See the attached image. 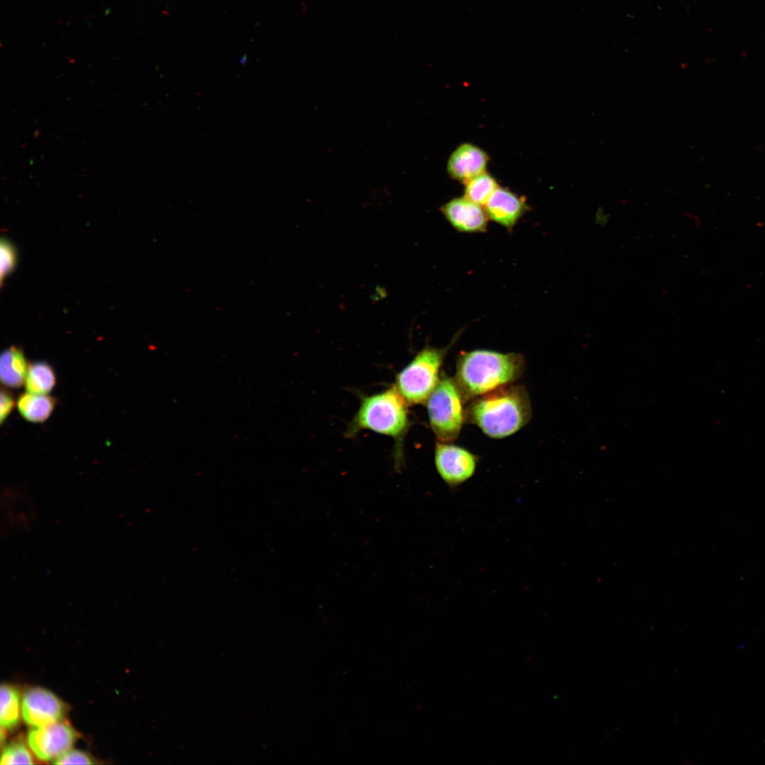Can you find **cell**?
Returning <instances> with one entry per match:
<instances>
[{
	"label": "cell",
	"instance_id": "cell-1",
	"mask_svg": "<svg viewBox=\"0 0 765 765\" xmlns=\"http://www.w3.org/2000/svg\"><path fill=\"white\" fill-rule=\"evenodd\" d=\"M531 405L523 386L507 385L471 400L465 420L493 438L511 436L531 420Z\"/></svg>",
	"mask_w": 765,
	"mask_h": 765
},
{
	"label": "cell",
	"instance_id": "cell-2",
	"mask_svg": "<svg viewBox=\"0 0 765 765\" xmlns=\"http://www.w3.org/2000/svg\"><path fill=\"white\" fill-rule=\"evenodd\" d=\"M524 369L525 360L520 353L476 349L460 354L454 380L466 402L512 384Z\"/></svg>",
	"mask_w": 765,
	"mask_h": 765
},
{
	"label": "cell",
	"instance_id": "cell-3",
	"mask_svg": "<svg viewBox=\"0 0 765 765\" xmlns=\"http://www.w3.org/2000/svg\"><path fill=\"white\" fill-rule=\"evenodd\" d=\"M407 405L394 385L378 393L361 395L359 408L347 426L346 436L353 437L366 429L392 437L396 443L397 457L401 456L402 443L410 426Z\"/></svg>",
	"mask_w": 765,
	"mask_h": 765
},
{
	"label": "cell",
	"instance_id": "cell-4",
	"mask_svg": "<svg viewBox=\"0 0 765 765\" xmlns=\"http://www.w3.org/2000/svg\"><path fill=\"white\" fill-rule=\"evenodd\" d=\"M455 340L444 348L424 346L397 374L394 385L408 404L426 402L440 380L441 368Z\"/></svg>",
	"mask_w": 765,
	"mask_h": 765
},
{
	"label": "cell",
	"instance_id": "cell-5",
	"mask_svg": "<svg viewBox=\"0 0 765 765\" xmlns=\"http://www.w3.org/2000/svg\"><path fill=\"white\" fill-rule=\"evenodd\" d=\"M465 402L454 378L441 376L426 402L429 424L438 441L451 442L458 437L465 421Z\"/></svg>",
	"mask_w": 765,
	"mask_h": 765
},
{
	"label": "cell",
	"instance_id": "cell-6",
	"mask_svg": "<svg viewBox=\"0 0 765 765\" xmlns=\"http://www.w3.org/2000/svg\"><path fill=\"white\" fill-rule=\"evenodd\" d=\"M434 462L443 481L449 487L455 488L474 475L477 457L460 446L438 441L435 447Z\"/></svg>",
	"mask_w": 765,
	"mask_h": 765
},
{
	"label": "cell",
	"instance_id": "cell-7",
	"mask_svg": "<svg viewBox=\"0 0 765 765\" xmlns=\"http://www.w3.org/2000/svg\"><path fill=\"white\" fill-rule=\"evenodd\" d=\"M77 734L67 722L60 720L35 727L28 733V744L38 759L52 761L71 749Z\"/></svg>",
	"mask_w": 765,
	"mask_h": 765
},
{
	"label": "cell",
	"instance_id": "cell-8",
	"mask_svg": "<svg viewBox=\"0 0 765 765\" xmlns=\"http://www.w3.org/2000/svg\"><path fill=\"white\" fill-rule=\"evenodd\" d=\"M66 714L64 703L52 692L42 687H31L23 693L21 715L25 722L34 727L62 720Z\"/></svg>",
	"mask_w": 765,
	"mask_h": 765
},
{
	"label": "cell",
	"instance_id": "cell-9",
	"mask_svg": "<svg viewBox=\"0 0 765 765\" xmlns=\"http://www.w3.org/2000/svg\"><path fill=\"white\" fill-rule=\"evenodd\" d=\"M441 211L460 232H483L487 230L489 218L484 209L464 196L449 200L441 208Z\"/></svg>",
	"mask_w": 765,
	"mask_h": 765
},
{
	"label": "cell",
	"instance_id": "cell-10",
	"mask_svg": "<svg viewBox=\"0 0 765 765\" xmlns=\"http://www.w3.org/2000/svg\"><path fill=\"white\" fill-rule=\"evenodd\" d=\"M489 157L480 147L470 143L458 147L450 154L447 164L448 174L454 179L467 183L486 172Z\"/></svg>",
	"mask_w": 765,
	"mask_h": 765
},
{
	"label": "cell",
	"instance_id": "cell-11",
	"mask_svg": "<svg viewBox=\"0 0 765 765\" xmlns=\"http://www.w3.org/2000/svg\"><path fill=\"white\" fill-rule=\"evenodd\" d=\"M528 210L525 200L513 192L498 187L484 205V210L491 220L511 230Z\"/></svg>",
	"mask_w": 765,
	"mask_h": 765
},
{
	"label": "cell",
	"instance_id": "cell-12",
	"mask_svg": "<svg viewBox=\"0 0 765 765\" xmlns=\"http://www.w3.org/2000/svg\"><path fill=\"white\" fill-rule=\"evenodd\" d=\"M2 500L4 501V504H2V506H4V510L2 509L4 512L2 522L5 523L6 533L27 529L33 524L35 518L33 506L23 494H6L5 499Z\"/></svg>",
	"mask_w": 765,
	"mask_h": 765
},
{
	"label": "cell",
	"instance_id": "cell-13",
	"mask_svg": "<svg viewBox=\"0 0 765 765\" xmlns=\"http://www.w3.org/2000/svg\"><path fill=\"white\" fill-rule=\"evenodd\" d=\"M28 363L20 348L11 346L4 350L0 358V377L4 385L21 387L25 383Z\"/></svg>",
	"mask_w": 765,
	"mask_h": 765
},
{
	"label": "cell",
	"instance_id": "cell-14",
	"mask_svg": "<svg viewBox=\"0 0 765 765\" xmlns=\"http://www.w3.org/2000/svg\"><path fill=\"white\" fill-rule=\"evenodd\" d=\"M56 405V400L47 394L29 392L21 394L17 400V408L28 421L41 423L47 420Z\"/></svg>",
	"mask_w": 765,
	"mask_h": 765
},
{
	"label": "cell",
	"instance_id": "cell-15",
	"mask_svg": "<svg viewBox=\"0 0 765 765\" xmlns=\"http://www.w3.org/2000/svg\"><path fill=\"white\" fill-rule=\"evenodd\" d=\"M27 392L47 394L56 385V375L52 367L45 361L29 364L25 380Z\"/></svg>",
	"mask_w": 765,
	"mask_h": 765
},
{
	"label": "cell",
	"instance_id": "cell-16",
	"mask_svg": "<svg viewBox=\"0 0 765 765\" xmlns=\"http://www.w3.org/2000/svg\"><path fill=\"white\" fill-rule=\"evenodd\" d=\"M0 722L6 730L15 728L20 720V696L17 689L9 684L1 686Z\"/></svg>",
	"mask_w": 765,
	"mask_h": 765
},
{
	"label": "cell",
	"instance_id": "cell-17",
	"mask_svg": "<svg viewBox=\"0 0 765 765\" xmlns=\"http://www.w3.org/2000/svg\"><path fill=\"white\" fill-rule=\"evenodd\" d=\"M464 197L480 205H484L499 187L496 180L484 172L468 181Z\"/></svg>",
	"mask_w": 765,
	"mask_h": 765
},
{
	"label": "cell",
	"instance_id": "cell-18",
	"mask_svg": "<svg viewBox=\"0 0 765 765\" xmlns=\"http://www.w3.org/2000/svg\"><path fill=\"white\" fill-rule=\"evenodd\" d=\"M33 758L28 747L21 742L8 744L1 756V764H33Z\"/></svg>",
	"mask_w": 765,
	"mask_h": 765
},
{
	"label": "cell",
	"instance_id": "cell-19",
	"mask_svg": "<svg viewBox=\"0 0 765 765\" xmlns=\"http://www.w3.org/2000/svg\"><path fill=\"white\" fill-rule=\"evenodd\" d=\"M16 264V251L13 244L6 239L0 242V278L1 283L14 268Z\"/></svg>",
	"mask_w": 765,
	"mask_h": 765
},
{
	"label": "cell",
	"instance_id": "cell-20",
	"mask_svg": "<svg viewBox=\"0 0 765 765\" xmlns=\"http://www.w3.org/2000/svg\"><path fill=\"white\" fill-rule=\"evenodd\" d=\"M56 764H94L96 762L86 752L69 749L53 761Z\"/></svg>",
	"mask_w": 765,
	"mask_h": 765
},
{
	"label": "cell",
	"instance_id": "cell-21",
	"mask_svg": "<svg viewBox=\"0 0 765 765\" xmlns=\"http://www.w3.org/2000/svg\"><path fill=\"white\" fill-rule=\"evenodd\" d=\"M0 421L2 424L11 414L15 405L13 395L6 389H1L0 397Z\"/></svg>",
	"mask_w": 765,
	"mask_h": 765
}]
</instances>
